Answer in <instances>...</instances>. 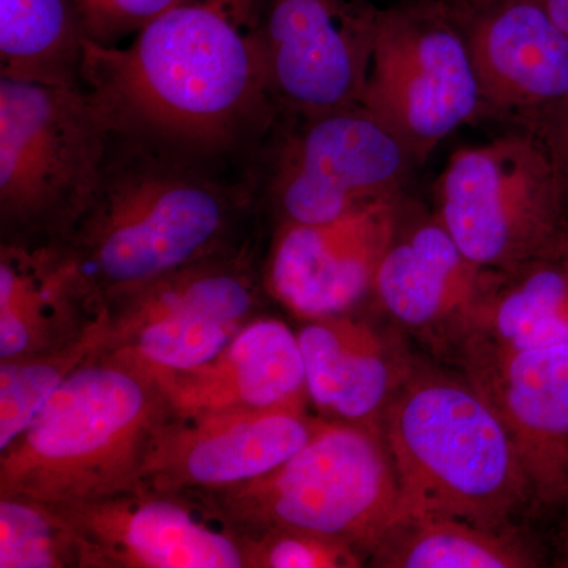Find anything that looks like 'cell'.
I'll use <instances>...</instances> for the list:
<instances>
[{
  "label": "cell",
  "instance_id": "cell-1",
  "mask_svg": "<svg viewBox=\"0 0 568 568\" xmlns=\"http://www.w3.org/2000/svg\"><path fill=\"white\" fill-rule=\"evenodd\" d=\"M82 88L114 132L231 164L278 122L263 0H175L123 47L88 40Z\"/></svg>",
  "mask_w": 568,
  "mask_h": 568
},
{
  "label": "cell",
  "instance_id": "cell-2",
  "mask_svg": "<svg viewBox=\"0 0 568 568\" xmlns=\"http://www.w3.org/2000/svg\"><path fill=\"white\" fill-rule=\"evenodd\" d=\"M226 166L112 133L91 203L59 245L93 308L235 248L257 181L231 178Z\"/></svg>",
  "mask_w": 568,
  "mask_h": 568
},
{
  "label": "cell",
  "instance_id": "cell-3",
  "mask_svg": "<svg viewBox=\"0 0 568 568\" xmlns=\"http://www.w3.org/2000/svg\"><path fill=\"white\" fill-rule=\"evenodd\" d=\"M381 432L398 477V519L448 515L504 528L532 500L506 424L466 376L414 362Z\"/></svg>",
  "mask_w": 568,
  "mask_h": 568
},
{
  "label": "cell",
  "instance_id": "cell-4",
  "mask_svg": "<svg viewBox=\"0 0 568 568\" xmlns=\"http://www.w3.org/2000/svg\"><path fill=\"white\" fill-rule=\"evenodd\" d=\"M168 416L148 376L99 355L0 452V496L67 506L140 489L149 444Z\"/></svg>",
  "mask_w": 568,
  "mask_h": 568
},
{
  "label": "cell",
  "instance_id": "cell-5",
  "mask_svg": "<svg viewBox=\"0 0 568 568\" xmlns=\"http://www.w3.org/2000/svg\"><path fill=\"white\" fill-rule=\"evenodd\" d=\"M112 133L88 89L0 77V220L9 244L69 237L99 185Z\"/></svg>",
  "mask_w": 568,
  "mask_h": 568
},
{
  "label": "cell",
  "instance_id": "cell-6",
  "mask_svg": "<svg viewBox=\"0 0 568 568\" xmlns=\"http://www.w3.org/2000/svg\"><path fill=\"white\" fill-rule=\"evenodd\" d=\"M209 495L244 532L306 530L368 558L398 519V477L383 432L351 422H323L283 465Z\"/></svg>",
  "mask_w": 568,
  "mask_h": 568
},
{
  "label": "cell",
  "instance_id": "cell-7",
  "mask_svg": "<svg viewBox=\"0 0 568 568\" xmlns=\"http://www.w3.org/2000/svg\"><path fill=\"white\" fill-rule=\"evenodd\" d=\"M435 194L437 219L485 271H514L566 242V181L536 130L458 149Z\"/></svg>",
  "mask_w": 568,
  "mask_h": 568
},
{
  "label": "cell",
  "instance_id": "cell-8",
  "mask_svg": "<svg viewBox=\"0 0 568 568\" xmlns=\"http://www.w3.org/2000/svg\"><path fill=\"white\" fill-rule=\"evenodd\" d=\"M362 106L416 166L463 125L489 118L465 32L446 0L376 9Z\"/></svg>",
  "mask_w": 568,
  "mask_h": 568
},
{
  "label": "cell",
  "instance_id": "cell-9",
  "mask_svg": "<svg viewBox=\"0 0 568 568\" xmlns=\"http://www.w3.org/2000/svg\"><path fill=\"white\" fill-rule=\"evenodd\" d=\"M284 115V114H282ZM290 126L264 144L265 193L278 223L334 222L364 205L403 196L414 164L409 152L364 106L287 115ZM280 119V118H278Z\"/></svg>",
  "mask_w": 568,
  "mask_h": 568
},
{
  "label": "cell",
  "instance_id": "cell-10",
  "mask_svg": "<svg viewBox=\"0 0 568 568\" xmlns=\"http://www.w3.org/2000/svg\"><path fill=\"white\" fill-rule=\"evenodd\" d=\"M257 298L248 254L227 250L108 302L103 355L138 369H189L216 357Z\"/></svg>",
  "mask_w": 568,
  "mask_h": 568
},
{
  "label": "cell",
  "instance_id": "cell-11",
  "mask_svg": "<svg viewBox=\"0 0 568 568\" xmlns=\"http://www.w3.org/2000/svg\"><path fill=\"white\" fill-rule=\"evenodd\" d=\"M375 14L366 0H263L268 78L280 115L362 106Z\"/></svg>",
  "mask_w": 568,
  "mask_h": 568
},
{
  "label": "cell",
  "instance_id": "cell-12",
  "mask_svg": "<svg viewBox=\"0 0 568 568\" xmlns=\"http://www.w3.org/2000/svg\"><path fill=\"white\" fill-rule=\"evenodd\" d=\"M52 507L80 536L85 567H246L244 530L183 493L140 488Z\"/></svg>",
  "mask_w": 568,
  "mask_h": 568
},
{
  "label": "cell",
  "instance_id": "cell-13",
  "mask_svg": "<svg viewBox=\"0 0 568 568\" xmlns=\"http://www.w3.org/2000/svg\"><path fill=\"white\" fill-rule=\"evenodd\" d=\"M323 422L310 416L306 406L170 413L149 444L141 488L211 493L244 484L297 454Z\"/></svg>",
  "mask_w": 568,
  "mask_h": 568
},
{
  "label": "cell",
  "instance_id": "cell-14",
  "mask_svg": "<svg viewBox=\"0 0 568 568\" xmlns=\"http://www.w3.org/2000/svg\"><path fill=\"white\" fill-rule=\"evenodd\" d=\"M465 32L489 118L540 132L568 106V33L540 0H446Z\"/></svg>",
  "mask_w": 568,
  "mask_h": 568
},
{
  "label": "cell",
  "instance_id": "cell-15",
  "mask_svg": "<svg viewBox=\"0 0 568 568\" xmlns=\"http://www.w3.org/2000/svg\"><path fill=\"white\" fill-rule=\"evenodd\" d=\"M405 194L334 222L278 223L265 265L268 293L302 320L345 315L369 297Z\"/></svg>",
  "mask_w": 568,
  "mask_h": 568
},
{
  "label": "cell",
  "instance_id": "cell-16",
  "mask_svg": "<svg viewBox=\"0 0 568 568\" xmlns=\"http://www.w3.org/2000/svg\"><path fill=\"white\" fill-rule=\"evenodd\" d=\"M489 275L462 252L435 211L403 197L369 297L403 327L458 345Z\"/></svg>",
  "mask_w": 568,
  "mask_h": 568
},
{
  "label": "cell",
  "instance_id": "cell-17",
  "mask_svg": "<svg viewBox=\"0 0 568 568\" xmlns=\"http://www.w3.org/2000/svg\"><path fill=\"white\" fill-rule=\"evenodd\" d=\"M463 368L506 424L532 499L568 508V343Z\"/></svg>",
  "mask_w": 568,
  "mask_h": 568
},
{
  "label": "cell",
  "instance_id": "cell-18",
  "mask_svg": "<svg viewBox=\"0 0 568 568\" xmlns=\"http://www.w3.org/2000/svg\"><path fill=\"white\" fill-rule=\"evenodd\" d=\"M140 373L155 384L175 416L305 406L308 398L298 336L275 317L246 323L203 365Z\"/></svg>",
  "mask_w": 568,
  "mask_h": 568
},
{
  "label": "cell",
  "instance_id": "cell-19",
  "mask_svg": "<svg viewBox=\"0 0 568 568\" xmlns=\"http://www.w3.org/2000/svg\"><path fill=\"white\" fill-rule=\"evenodd\" d=\"M306 392L336 420L377 426L414 361L375 325L336 315L308 321L298 331Z\"/></svg>",
  "mask_w": 568,
  "mask_h": 568
},
{
  "label": "cell",
  "instance_id": "cell-20",
  "mask_svg": "<svg viewBox=\"0 0 568 568\" xmlns=\"http://www.w3.org/2000/svg\"><path fill=\"white\" fill-rule=\"evenodd\" d=\"M568 343V250L491 272L458 339L463 365Z\"/></svg>",
  "mask_w": 568,
  "mask_h": 568
},
{
  "label": "cell",
  "instance_id": "cell-21",
  "mask_svg": "<svg viewBox=\"0 0 568 568\" xmlns=\"http://www.w3.org/2000/svg\"><path fill=\"white\" fill-rule=\"evenodd\" d=\"M92 308L74 265L59 245L2 244L0 358L28 357L69 343L62 320ZM93 310V308H92Z\"/></svg>",
  "mask_w": 568,
  "mask_h": 568
},
{
  "label": "cell",
  "instance_id": "cell-22",
  "mask_svg": "<svg viewBox=\"0 0 568 568\" xmlns=\"http://www.w3.org/2000/svg\"><path fill=\"white\" fill-rule=\"evenodd\" d=\"M88 40L77 0H0V77L82 88Z\"/></svg>",
  "mask_w": 568,
  "mask_h": 568
},
{
  "label": "cell",
  "instance_id": "cell-23",
  "mask_svg": "<svg viewBox=\"0 0 568 568\" xmlns=\"http://www.w3.org/2000/svg\"><path fill=\"white\" fill-rule=\"evenodd\" d=\"M383 568L536 567L532 551L504 528L448 515L398 519L369 555Z\"/></svg>",
  "mask_w": 568,
  "mask_h": 568
},
{
  "label": "cell",
  "instance_id": "cell-24",
  "mask_svg": "<svg viewBox=\"0 0 568 568\" xmlns=\"http://www.w3.org/2000/svg\"><path fill=\"white\" fill-rule=\"evenodd\" d=\"M108 310L65 345L10 358L0 365V452L28 428L52 395L80 366L106 349Z\"/></svg>",
  "mask_w": 568,
  "mask_h": 568
},
{
  "label": "cell",
  "instance_id": "cell-25",
  "mask_svg": "<svg viewBox=\"0 0 568 568\" xmlns=\"http://www.w3.org/2000/svg\"><path fill=\"white\" fill-rule=\"evenodd\" d=\"M85 567L84 547L58 508L0 496V568Z\"/></svg>",
  "mask_w": 568,
  "mask_h": 568
},
{
  "label": "cell",
  "instance_id": "cell-26",
  "mask_svg": "<svg viewBox=\"0 0 568 568\" xmlns=\"http://www.w3.org/2000/svg\"><path fill=\"white\" fill-rule=\"evenodd\" d=\"M246 567L355 568L364 555L334 538L301 529L276 528L245 532Z\"/></svg>",
  "mask_w": 568,
  "mask_h": 568
},
{
  "label": "cell",
  "instance_id": "cell-27",
  "mask_svg": "<svg viewBox=\"0 0 568 568\" xmlns=\"http://www.w3.org/2000/svg\"><path fill=\"white\" fill-rule=\"evenodd\" d=\"M89 40L100 47H121V41L155 20L175 0H77Z\"/></svg>",
  "mask_w": 568,
  "mask_h": 568
},
{
  "label": "cell",
  "instance_id": "cell-28",
  "mask_svg": "<svg viewBox=\"0 0 568 568\" xmlns=\"http://www.w3.org/2000/svg\"><path fill=\"white\" fill-rule=\"evenodd\" d=\"M537 133L547 142L568 190V106Z\"/></svg>",
  "mask_w": 568,
  "mask_h": 568
},
{
  "label": "cell",
  "instance_id": "cell-29",
  "mask_svg": "<svg viewBox=\"0 0 568 568\" xmlns=\"http://www.w3.org/2000/svg\"><path fill=\"white\" fill-rule=\"evenodd\" d=\"M540 3L551 14L552 20L568 33V0H540Z\"/></svg>",
  "mask_w": 568,
  "mask_h": 568
},
{
  "label": "cell",
  "instance_id": "cell-30",
  "mask_svg": "<svg viewBox=\"0 0 568 568\" xmlns=\"http://www.w3.org/2000/svg\"><path fill=\"white\" fill-rule=\"evenodd\" d=\"M562 552H564V556H562V560H560V562H562L564 567H568V529H567V534H566V544H564Z\"/></svg>",
  "mask_w": 568,
  "mask_h": 568
},
{
  "label": "cell",
  "instance_id": "cell-31",
  "mask_svg": "<svg viewBox=\"0 0 568 568\" xmlns=\"http://www.w3.org/2000/svg\"><path fill=\"white\" fill-rule=\"evenodd\" d=\"M566 246H567V250H568V235H567V239H566Z\"/></svg>",
  "mask_w": 568,
  "mask_h": 568
}]
</instances>
